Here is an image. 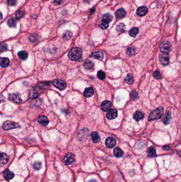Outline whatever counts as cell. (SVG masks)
Masks as SVG:
<instances>
[{
  "instance_id": "cell-1",
  "label": "cell",
  "mask_w": 181,
  "mask_h": 182,
  "mask_svg": "<svg viewBox=\"0 0 181 182\" xmlns=\"http://www.w3.org/2000/svg\"><path fill=\"white\" fill-rule=\"evenodd\" d=\"M82 54L83 52L81 48L74 47L70 51L68 57L72 61H78L81 58Z\"/></svg>"
},
{
  "instance_id": "cell-2",
  "label": "cell",
  "mask_w": 181,
  "mask_h": 182,
  "mask_svg": "<svg viewBox=\"0 0 181 182\" xmlns=\"http://www.w3.org/2000/svg\"><path fill=\"white\" fill-rule=\"evenodd\" d=\"M164 114V108L163 107H159L156 109L152 111L149 117V120L152 121L154 120H158L161 118Z\"/></svg>"
},
{
  "instance_id": "cell-3",
  "label": "cell",
  "mask_w": 181,
  "mask_h": 182,
  "mask_svg": "<svg viewBox=\"0 0 181 182\" xmlns=\"http://www.w3.org/2000/svg\"><path fill=\"white\" fill-rule=\"evenodd\" d=\"M19 127V124L12 121H6L3 125V128L4 130H10Z\"/></svg>"
},
{
  "instance_id": "cell-4",
  "label": "cell",
  "mask_w": 181,
  "mask_h": 182,
  "mask_svg": "<svg viewBox=\"0 0 181 182\" xmlns=\"http://www.w3.org/2000/svg\"><path fill=\"white\" fill-rule=\"evenodd\" d=\"M160 51L165 54H168L171 51V45L168 42H164L160 45Z\"/></svg>"
},
{
  "instance_id": "cell-5",
  "label": "cell",
  "mask_w": 181,
  "mask_h": 182,
  "mask_svg": "<svg viewBox=\"0 0 181 182\" xmlns=\"http://www.w3.org/2000/svg\"><path fill=\"white\" fill-rule=\"evenodd\" d=\"M53 84L55 88L60 90H64L66 88V83L63 81L59 79H55L53 82Z\"/></svg>"
},
{
  "instance_id": "cell-6",
  "label": "cell",
  "mask_w": 181,
  "mask_h": 182,
  "mask_svg": "<svg viewBox=\"0 0 181 182\" xmlns=\"http://www.w3.org/2000/svg\"><path fill=\"white\" fill-rule=\"evenodd\" d=\"M64 161L65 165H70L74 161V155L72 153H67L64 157Z\"/></svg>"
},
{
  "instance_id": "cell-7",
  "label": "cell",
  "mask_w": 181,
  "mask_h": 182,
  "mask_svg": "<svg viewBox=\"0 0 181 182\" xmlns=\"http://www.w3.org/2000/svg\"><path fill=\"white\" fill-rule=\"evenodd\" d=\"M9 99L14 102L20 104L22 102V99L19 94L18 93H12L9 95Z\"/></svg>"
},
{
  "instance_id": "cell-8",
  "label": "cell",
  "mask_w": 181,
  "mask_h": 182,
  "mask_svg": "<svg viewBox=\"0 0 181 182\" xmlns=\"http://www.w3.org/2000/svg\"><path fill=\"white\" fill-rule=\"evenodd\" d=\"M117 114H118V112L117 110L115 109H112L108 111V113H107L106 117L108 119L112 120L116 118L117 117Z\"/></svg>"
},
{
  "instance_id": "cell-9",
  "label": "cell",
  "mask_w": 181,
  "mask_h": 182,
  "mask_svg": "<svg viewBox=\"0 0 181 182\" xmlns=\"http://www.w3.org/2000/svg\"><path fill=\"white\" fill-rule=\"evenodd\" d=\"M116 143V141L115 139L112 137H108L107 138L105 141L106 145L109 148H112L114 147H115Z\"/></svg>"
},
{
  "instance_id": "cell-10",
  "label": "cell",
  "mask_w": 181,
  "mask_h": 182,
  "mask_svg": "<svg viewBox=\"0 0 181 182\" xmlns=\"http://www.w3.org/2000/svg\"><path fill=\"white\" fill-rule=\"evenodd\" d=\"M112 107V103L109 101H104L101 104V108L103 111L106 112L111 110Z\"/></svg>"
},
{
  "instance_id": "cell-11",
  "label": "cell",
  "mask_w": 181,
  "mask_h": 182,
  "mask_svg": "<svg viewBox=\"0 0 181 182\" xmlns=\"http://www.w3.org/2000/svg\"><path fill=\"white\" fill-rule=\"evenodd\" d=\"M159 59H160V63L163 65L166 66L169 64V56L168 55V54H163L162 55H160Z\"/></svg>"
},
{
  "instance_id": "cell-12",
  "label": "cell",
  "mask_w": 181,
  "mask_h": 182,
  "mask_svg": "<svg viewBox=\"0 0 181 182\" xmlns=\"http://www.w3.org/2000/svg\"><path fill=\"white\" fill-rule=\"evenodd\" d=\"M148 8L145 6L139 7L137 10V13L139 16L142 17L145 16L148 12Z\"/></svg>"
},
{
  "instance_id": "cell-13",
  "label": "cell",
  "mask_w": 181,
  "mask_h": 182,
  "mask_svg": "<svg viewBox=\"0 0 181 182\" xmlns=\"http://www.w3.org/2000/svg\"><path fill=\"white\" fill-rule=\"evenodd\" d=\"M94 93V90L92 87L87 88L84 90L83 92V95L86 98H90L93 95Z\"/></svg>"
},
{
  "instance_id": "cell-14",
  "label": "cell",
  "mask_w": 181,
  "mask_h": 182,
  "mask_svg": "<svg viewBox=\"0 0 181 182\" xmlns=\"http://www.w3.org/2000/svg\"><path fill=\"white\" fill-rule=\"evenodd\" d=\"M14 174L13 172L10 171L9 169H6L5 170L3 173V176L7 180H11L14 177Z\"/></svg>"
},
{
  "instance_id": "cell-15",
  "label": "cell",
  "mask_w": 181,
  "mask_h": 182,
  "mask_svg": "<svg viewBox=\"0 0 181 182\" xmlns=\"http://www.w3.org/2000/svg\"><path fill=\"white\" fill-rule=\"evenodd\" d=\"M38 121L43 126H46L49 123V119L45 116H41L38 118Z\"/></svg>"
},
{
  "instance_id": "cell-16",
  "label": "cell",
  "mask_w": 181,
  "mask_h": 182,
  "mask_svg": "<svg viewBox=\"0 0 181 182\" xmlns=\"http://www.w3.org/2000/svg\"><path fill=\"white\" fill-rule=\"evenodd\" d=\"M9 157L6 154L3 152L1 153V160H0V162H1V166L3 165L6 164L9 161Z\"/></svg>"
},
{
  "instance_id": "cell-17",
  "label": "cell",
  "mask_w": 181,
  "mask_h": 182,
  "mask_svg": "<svg viewBox=\"0 0 181 182\" xmlns=\"http://www.w3.org/2000/svg\"><path fill=\"white\" fill-rule=\"evenodd\" d=\"M133 118H134L135 120L137 121H140L144 118V114L141 111H137L135 113L134 116H133Z\"/></svg>"
},
{
  "instance_id": "cell-18",
  "label": "cell",
  "mask_w": 181,
  "mask_h": 182,
  "mask_svg": "<svg viewBox=\"0 0 181 182\" xmlns=\"http://www.w3.org/2000/svg\"><path fill=\"white\" fill-rule=\"evenodd\" d=\"M115 15H116V17L117 18H120V19L123 18H124L125 16L126 12L124 10V9L121 8V9H120L117 10L116 12Z\"/></svg>"
},
{
  "instance_id": "cell-19",
  "label": "cell",
  "mask_w": 181,
  "mask_h": 182,
  "mask_svg": "<svg viewBox=\"0 0 181 182\" xmlns=\"http://www.w3.org/2000/svg\"><path fill=\"white\" fill-rule=\"evenodd\" d=\"M92 56L95 59L99 60H102L103 59L104 53L101 51H97L92 53Z\"/></svg>"
},
{
  "instance_id": "cell-20",
  "label": "cell",
  "mask_w": 181,
  "mask_h": 182,
  "mask_svg": "<svg viewBox=\"0 0 181 182\" xmlns=\"http://www.w3.org/2000/svg\"><path fill=\"white\" fill-rule=\"evenodd\" d=\"M18 56L22 60H26L28 58V54L26 51H21L18 53Z\"/></svg>"
},
{
  "instance_id": "cell-21",
  "label": "cell",
  "mask_w": 181,
  "mask_h": 182,
  "mask_svg": "<svg viewBox=\"0 0 181 182\" xmlns=\"http://www.w3.org/2000/svg\"><path fill=\"white\" fill-rule=\"evenodd\" d=\"M91 136L93 143H96L100 141V137L96 132H93L91 134Z\"/></svg>"
},
{
  "instance_id": "cell-22",
  "label": "cell",
  "mask_w": 181,
  "mask_h": 182,
  "mask_svg": "<svg viewBox=\"0 0 181 182\" xmlns=\"http://www.w3.org/2000/svg\"><path fill=\"white\" fill-rule=\"evenodd\" d=\"M0 63H1V66L2 68H5V67H7L9 65L10 61H9V59L7 58V57H1Z\"/></svg>"
},
{
  "instance_id": "cell-23",
  "label": "cell",
  "mask_w": 181,
  "mask_h": 182,
  "mask_svg": "<svg viewBox=\"0 0 181 182\" xmlns=\"http://www.w3.org/2000/svg\"><path fill=\"white\" fill-rule=\"evenodd\" d=\"M109 21L105 20V19H103L99 23V26L103 30H106L108 27L109 26Z\"/></svg>"
},
{
  "instance_id": "cell-24",
  "label": "cell",
  "mask_w": 181,
  "mask_h": 182,
  "mask_svg": "<svg viewBox=\"0 0 181 182\" xmlns=\"http://www.w3.org/2000/svg\"><path fill=\"white\" fill-rule=\"evenodd\" d=\"M84 67L85 69L88 70L93 69L94 68V64L91 61H87L84 63Z\"/></svg>"
},
{
  "instance_id": "cell-25",
  "label": "cell",
  "mask_w": 181,
  "mask_h": 182,
  "mask_svg": "<svg viewBox=\"0 0 181 182\" xmlns=\"http://www.w3.org/2000/svg\"><path fill=\"white\" fill-rule=\"evenodd\" d=\"M114 155L116 157H121L123 155V151L119 148H116L114 150Z\"/></svg>"
},
{
  "instance_id": "cell-26",
  "label": "cell",
  "mask_w": 181,
  "mask_h": 182,
  "mask_svg": "<svg viewBox=\"0 0 181 182\" xmlns=\"http://www.w3.org/2000/svg\"><path fill=\"white\" fill-rule=\"evenodd\" d=\"M7 25L10 27H15L17 25L16 19L13 18H11L7 20Z\"/></svg>"
},
{
  "instance_id": "cell-27",
  "label": "cell",
  "mask_w": 181,
  "mask_h": 182,
  "mask_svg": "<svg viewBox=\"0 0 181 182\" xmlns=\"http://www.w3.org/2000/svg\"><path fill=\"white\" fill-rule=\"evenodd\" d=\"M171 113L170 112H168L166 113V114L165 115V118L163 119V122L165 124V125H167L170 122V121L171 120Z\"/></svg>"
},
{
  "instance_id": "cell-28",
  "label": "cell",
  "mask_w": 181,
  "mask_h": 182,
  "mask_svg": "<svg viewBox=\"0 0 181 182\" xmlns=\"http://www.w3.org/2000/svg\"><path fill=\"white\" fill-rule=\"evenodd\" d=\"M139 33V29L137 27H135L132 28L129 32V35L135 37Z\"/></svg>"
},
{
  "instance_id": "cell-29",
  "label": "cell",
  "mask_w": 181,
  "mask_h": 182,
  "mask_svg": "<svg viewBox=\"0 0 181 182\" xmlns=\"http://www.w3.org/2000/svg\"><path fill=\"white\" fill-rule=\"evenodd\" d=\"M124 81L127 83L129 84H132L134 82V78H133V76L132 75L128 74Z\"/></svg>"
},
{
  "instance_id": "cell-30",
  "label": "cell",
  "mask_w": 181,
  "mask_h": 182,
  "mask_svg": "<svg viewBox=\"0 0 181 182\" xmlns=\"http://www.w3.org/2000/svg\"><path fill=\"white\" fill-rule=\"evenodd\" d=\"M116 30L118 32H121V33H123L124 32L125 30V25L123 24V23H120L116 27Z\"/></svg>"
},
{
  "instance_id": "cell-31",
  "label": "cell",
  "mask_w": 181,
  "mask_h": 182,
  "mask_svg": "<svg viewBox=\"0 0 181 182\" xmlns=\"http://www.w3.org/2000/svg\"><path fill=\"white\" fill-rule=\"evenodd\" d=\"M149 156L150 157H154L156 156V150L154 147H150L148 150Z\"/></svg>"
},
{
  "instance_id": "cell-32",
  "label": "cell",
  "mask_w": 181,
  "mask_h": 182,
  "mask_svg": "<svg viewBox=\"0 0 181 182\" xmlns=\"http://www.w3.org/2000/svg\"><path fill=\"white\" fill-rule=\"evenodd\" d=\"M72 36V33L70 31H66L63 34V38L65 40H69Z\"/></svg>"
},
{
  "instance_id": "cell-33",
  "label": "cell",
  "mask_w": 181,
  "mask_h": 182,
  "mask_svg": "<svg viewBox=\"0 0 181 182\" xmlns=\"http://www.w3.org/2000/svg\"><path fill=\"white\" fill-rule=\"evenodd\" d=\"M97 77L99 79H100L101 80H103L105 78V77H106L105 73L102 70H99L97 72Z\"/></svg>"
},
{
  "instance_id": "cell-34",
  "label": "cell",
  "mask_w": 181,
  "mask_h": 182,
  "mask_svg": "<svg viewBox=\"0 0 181 182\" xmlns=\"http://www.w3.org/2000/svg\"><path fill=\"white\" fill-rule=\"evenodd\" d=\"M23 16H24V12L22 10H18L15 13V17L18 19L21 18L22 17H23Z\"/></svg>"
},
{
  "instance_id": "cell-35",
  "label": "cell",
  "mask_w": 181,
  "mask_h": 182,
  "mask_svg": "<svg viewBox=\"0 0 181 182\" xmlns=\"http://www.w3.org/2000/svg\"><path fill=\"white\" fill-rule=\"evenodd\" d=\"M103 19H105V20L108 21L109 22H111L113 19V17L110 14H105L103 16Z\"/></svg>"
},
{
  "instance_id": "cell-36",
  "label": "cell",
  "mask_w": 181,
  "mask_h": 182,
  "mask_svg": "<svg viewBox=\"0 0 181 182\" xmlns=\"http://www.w3.org/2000/svg\"><path fill=\"white\" fill-rule=\"evenodd\" d=\"M33 167L36 170H38V169H41L42 167L41 163L39 162H36L34 163V165H33Z\"/></svg>"
},
{
  "instance_id": "cell-37",
  "label": "cell",
  "mask_w": 181,
  "mask_h": 182,
  "mask_svg": "<svg viewBox=\"0 0 181 182\" xmlns=\"http://www.w3.org/2000/svg\"><path fill=\"white\" fill-rule=\"evenodd\" d=\"M154 77L155 78H156L157 79H160L162 78L161 75L160 74V73L158 71H156L154 73Z\"/></svg>"
},
{
  "instance_id": "cell-38",
  "label": "cell",
  "mask_w": 181,
  "mask_h": 182,
  "mask_svg": "<svg viewBox=\"0 0 181 182\" xmlns=\"http://www.w3.org/2000/svg\"><path fill=\"white\" fill-rule=\"evenodd\" d=\"M16 0H7V4L10 6L14 5L16 4Z\"/></svg>"
},
{
  "instance_id": "cell-39",
  "label": "cell",
  "mask_w": 181,
  "mask_h": 182,
  "mask_svg": "<svg viewBox=\"0 0 181 182\" xmlns=\"http://www.w3.org/2000/svg\"><path fill=\"white\" fill-rule=\"evenodd\" d=\"M127 52L129 55H132L135 53V49L132 47H129L127 50Z\"/></svg>"
},
{
  "instance_id": "cell-40",
  "label": "cell",
  "mask_w": 181,
  "mask_h": 182,
  "mask_svg": "<svg viewBox=\"0 0 181 182\" xmlns=\"http://www.w3.org/2000/svg\"><path fill=\"white\" fill-rule=\"evenodd\" d=\"M38 96V94L36 93V92H34V93H31L29 97H30V98H35L37 97Z\"/></svg>"
},
{
  "instance_id": "cell-41",
  "label": "cell",
  "mask_w": 181,
  "mask_h": 182,
  "mask_svg": "<svg viewBox=\"0 0 181 182\" xmlns=\"http://www.w3.org/2000/svg\"><path fill=\"white\" fill-rule=\"evenodd\" d=\"M6 49H7V47H6V45L5 44L1 45V52H3V51H5V50H6Z\"/></svg>"
},
{
  "instance_id": "cell-42",
  "label": "cell",
  "mask_w": 181,
  "mask_h": 182,
  "mask_svg": "<svg viewBox=\"0 0 181 182\" xmlns=\"http://www.w3.org/2000/svg\"><path fill=\"white\" fill-rule=\"evenodd\" d=\"M136 93V92L134 91V92H133V93H132V97H133V99H136V98H135V97H136L137 98H138V94H137L136 95H135Z\"/></svg>"
},
{
  "instance_id": "cell-43",
  "label": "cell",
  "mask_w": 181,
  "mask_h": 182,
  "mask_svg": "<svg viewBox=\"0 0 181 182\" xmlns=\"http://www.w3.org/2000/svg\"><path fill=\"white\" fill-rule=\"evenodd\" d=\"M62 2V0H55V3L56 4H60Z\"/></svg>"
},
{
  "instance_id": "cell-44",
  "label": "cell",
  "mask_w": 181,
  "mask_h": 182,
  "mask_svg": "<svg viewBox=\"0 0 181 182\" xmlns=\"http://www.w3.org/2000/svg\"><path fill=\"white\" fill-rule=\"evenodd\" d=\"M89 182H97L96 180H95V179H92V180H90Z\"/></svg>"
}]
</instances>
